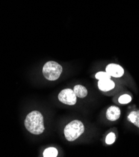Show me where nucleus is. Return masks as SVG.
<instances>
[{"label": "nucleus", "instance_id": "obj_9", "mask_svg": "<svg viewBox=\"0 0 139 157\" xmlns=\"http://www.w3.org/2000/svg\"><path fill=\"white\" fill-rule=\"evenodd\" d=\"M128 119L133 123L136 127L139 128V112L133 111L128 116Z\"/></svg>", "mask_w": 139, "mask_h": 157}, {"label": "nucleus", "instance_id": "obj_7", "mask_svg": "<svg viewBox=\"0 0 139 157\" xmlns=\"http://www.w3.org/2000/svg\"><path fill=\"white\" fill-rule=\"evenodd\" d=\"M115 83L110 79L101 80L98 82V88L103 91H108L113 90L115 88Z\"/></svg>", "mask_w": 139, "mask_h": 157}, {"label": "nucleus", "instance_id": "obj_2", "mask_svg": "<svg viewBox=\"0 0 139 157\" xmlns=\"http://www.w3.org/2000/svg\"><path fill=\"white\" fill-rule=\"evenodd\" d=\"M85 131L83 123L79 120H73L69 123L64 129L66 139L69 142H73L81 136Z\"/></svg>", "mask_w": 139, "mask_h": 157}, {"label": "nucleus", "instance_id": "obj_13", "mask_svg": "<svg viewBox=\"0 0 139 157\" xmlns=\"http://www.w3.org/2000/svg\"><path fill=\"white\" fill-rule=\"evenodd\" d=\"M116 140V136L115 133H110L106 137L105 142L107 145H112L113 144Z\"/></svg>", "mask_w": 139, "mask_h": 157}, {"label": "nucleus", "instance_id": "obj_10", "mask_svg": "<svg viewBox=\"0 0 139 157\" xmlns=\"http://www.w3.org/2000/svg\"><path fill=\"white\" fill-rule=\"evenodd\" d=\"M58 155V150L54 147L46 148L43 152L44 157H56Z\"/></svg>", "mask_w": 139, "mask_h": 157}, {"label": "nucleus", "instance_id": "obj_12", "mask_svg": "<svg viewBox=\"0 0 139 157\" xmlns=\"http://www.w3.org/2000/svg\"><path fill=\"white\" fill-rule=\"evenodd\" d=\"M132 101V98L130 95H123L118 98V101L121 104H127Z\"/></svg>", "mask_w": 139, "mask_h": 157}, {"label": "nucleus", "instance_id": "obj_6", "mask_svg": "<svg viewBox=\"0 0 139 157\" xmlns=\"http://www.w3.org/2000/svg\"><path fill=\"white\" fill-rule=\"evenodd\" d=\"M121 114V111L118 107L116 106H111L107 109L106 117V118L112 121H114L117 120Z\"/></svg>", "mask_w": 139, "mask_h": 157}, {"label": "nucleus", "instance_id": "obj_11", "mask_svg": "<svg viewBox=\"0 0 139 157\" xmlns=\"http://www.w3.org/2000/svg\"><path fill=\"white\" fill-rule=\"evenodd\" d=\"M95 78L98 80L110 79L111 76L106 71H100L95 75Z\"/></svg>", "mask_w": 139, "mask_h": 157}, {"label": "nucleus", "instance_id": "obj_1", "mask_svg": "<svg viewBox=\"0 0 139 157\" xmlns=\"http://www.w3.org/2000/svg\"><path fill=\"white\" fill-rule=\"evenodd\" d=\"M25 126L26 130L34 135H40L44 130V120L42 114L38 111L30 112L26 117Z\"/></svg>", "mask_w": 139, "mask_h": 157}, {"label": "nucleus", "instance_id": "obj_4", "mask_svg": "<svg viewBox=\"0 0 139 157\" xmlns=\"http://www.w3.org/2000/svg\"><path fill=\"white\" fill-rule=\"evenodd\" d=\"M58 98L60 102L68 105H73L76 102V96L73 90L69 88L61 91Z\"/></svg>", "mask_w": 139, "mask_h": 157}, {"label": "nucleus", "instance_id": "obj_3", "mask_svg": "<svg viewBox=\"0 0 139 157\" xmlns=\"http://www.w3.org/2000/svg\"><path fill=\"white\" fill-rule=\"evenodd\" d=\"M63 68L58 63L50 61L46 63L43 68V74L46 79L50 81H55L60 78Z\"/></svg>", "mask_w": 139, "mask_h": 157}, {"label": "nucleus", "instance_id": "obj_5", "mask_svg": "<svg viewBox=\"0 0 139 157\" xmlns=\"http://www.w3.org/2000/svg\"><path fill=\"white\" fill-rule=\"evenodd\" d=\"M106 72L109 73L111 76L120 78L124 74V70L119 65L111 63L108 65L106 67Z\"/></svg>", "mask_w": 139, "mask_h": 157}, {"label": "nucleus", "instance_id": "obj_8", "mask_svg": "<svg viewBox=\"0 0 139 157\" xmlns=\"http://www.w3.org/2000/svg\"><path fill=\"white\" fill-rule=\"evenodd\" d=\"M73 90L76 97H79L80 98H85V97H87L88 94V91L87 88L85 86L80 85L75 86Z\"/></svg>", "mask_w": 139, "mask_h": 157}]
</instances>
